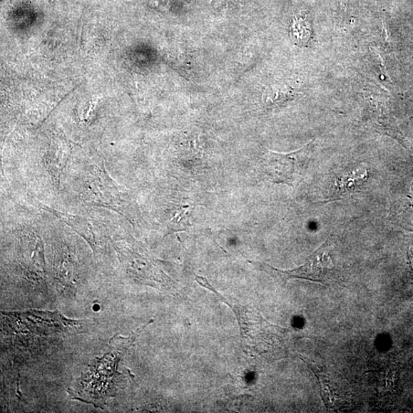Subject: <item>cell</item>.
<instances>
[{"label":"cell","instance_id":"cell-3","mask_svg":"<svg viewBox=\"0 0 413 413\" xmlns=\"http://www.w3.org/2000/svg\"><path fill=\"white\" fill-rule=\"evenodd\" d=\"M113 245L131 278L162 291L174 292L176 290L175 282L139 242L133 238H126L116 240Z\"/></svg>","mask_w":413,"mask_h":413},{"label":"cell","instance_id":"cell-12","mask_svg":"<svg viewBox=\"0 0 413 413\" xmlns=\"http://www.w3.org/2000/svg\"><path fill=\"white\" fill-rule=\"evenodd\" d=\"M409 206L413 207V178L412 180L409 188Z\"/></svg>","mask_w":413,"mask_h":413},{"label":"cell","instance_id":"cell-8","mask_svg":"<svg viewBox=\"0 0 413 413\" xmlns=\"http://www.w3.org/2000/svg\"><path fill=\"white\" fill-rule=\"evenodd\" d=\"M42 208L60 218L75 230L78 235L87 241L94 253H101L107 248L110 238L105 231H103L101 227L95 225L93 222L78 215L63 213L61 211L51 209L47 206H44Z\"/></svg>","mask_w":413,"mask_h":413},{"label":"cell","instance_id":"cell-7","mask_svg":"<svg viewBox=\"0 0 413 413\" xmlns=\"http://www.w3.org/2000/svg\"><path fill=\"white\" fill-rule=\"evenodd\" d=\"M19 266L24 277L37 288L46 287L44 243L34 232H24L19 240L18 253Z\"/></svg>","mask_w":413,"mask_h":413},{"label":"cell","instance_id":"cell-6","mask_svg":"<svg viewBox=\"0 0 413 413\" xmlns=\"http://www.w3.org/2000/svg\"><path fill=\"white\" fill-rule=\"evenodd\" d=\"M312 143L313 141L298 151L285 154L267 151L263 168L270 181L290 186L297 184L309 165Z\"/></svg>","mask_w":413,"mask_h":413},{"label":"cell","instance_id":"cell-2","mask_svg":"<svg viewBox=\"0 0 413 413\" xmlns=\"http://www.w3.org/2000/svg\"><path fill=\"white\" fill-rule=\"evenodd\" d=\"M195 281L201 287L213 292L222 302L228 305L235 314L238 321L241 336L243 351L249 356H261L271 353L274 347H279L275 343L273 332L279 327L269 324L262 315L249 305H245L238 300L228 299L220 293L208 280L200 275H195Z\"/></svg>","mask_w":413,"mask_h":413},{"label":"cell","instance_id":"cell-5","mask_svg":"<svg viewBox=\"0 0 413 413\" xmlns=\"http://www.w3.org/2000/svg\"><path fill=\"white\" fill-rule=\"evenodd\" d=\"M326 245L327 243L307 258L302 266L292 270H280L262 262L250 261V262L258 270L268 273L282 287L289 280L294 279H303L327 285L330 282L331 274L335 266L330 254L326 250Z\"/></svg>","mask_w":413,"mask_h":413},{"label":"cell","instance_id":"cell-1","mask_svg":"<svg viewBox=\"0 0 413 413\" xmlns=\"http://www.w3.org/2000/svg\"><path fill=\"white\" fill-rule=\"evenodd\" d=\"M153 322L146 324L129 337L116 335L112 337L103 356L94 360L87 372L77 381L75 389H68L72 399L102 408L107 399L114 397L118 390L133 378L128 369L120 372L122 359L145 328Z\"/></svg>","mask_w":413,"mask_h":413},{"label":"cell","instance_id":"cell-4","mask_svg":"<svg viewBox=\"0 0 413 413\" xmlns=\"http://www.w3.org/2000/svg\"><path fill=\"white\" fill-rule=\"evenodd\" d=\"M78 179L79 198L93 206L107 208L130 218V205L109 176L103 164L92 163L83 169Z\"/></svg>","mask_w":413,"mask_h":413},{"label":"cell","instance_id":"cell-9","mask_svg":"<svg viewBox=\"0 0 413 413\" xmlns=\"http://www.w3.org/2000/svg\"><path fill=\"white\" fill-rule=\"evenodd\" d=\"M54 271L59 290L69 296L75 295L78 283V271L76 261L69 253H57Z\"/></svg>","mask_w":413,"mask_h":413},{"label":"cell","instance_id":"cell-10","mask_svg":"<svg viewBox=\"0 0 413 413\" xmlns=\"http://www.w3.org/2000/svg\"><path fill=\"white\" fill-rule=\"evenodd\" d=\"M368 178L369 173L367 168L360 166L355 170L336 179L335 195L336 196L344 195L355 192L367 182Z\"/></svg>","mask_w":413,"mask_h":413},{"label":"cell","instance_id":"cell-11","mask_svg":"<svg viewBox=\"0 0 413 413\" xmlns=\"http://www.w3.org/2000/svg\"><path fill=\"white\" fill-rule=\"evenodd\" d=\"M408 258L410 264V267L413 271V243L408 248L407 251Z\"/></svg>","mask_w":413,"mask_h":413}]
</instances>
